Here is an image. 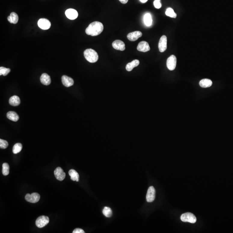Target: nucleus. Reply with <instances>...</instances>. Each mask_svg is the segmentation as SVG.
<instances>
[{"mask_svg":"<svg viewBox=\"0 0 233 233\" xmlns=\"http://www.w3.org/2000/svg\"><path fill=\"white\" fill-rule=\"evenodd\" d=\"M143 34L140 31H135L129 33L127 35V38L130 41H135L139 38L142 36Z\"/></svg>","mask_w":233,"mask_h":233,"instance_id":"ddd939ff","label":"nucleus"},{"mask_svg":"<svg viewBox=\"0 0 233 233\" xmlns=\"http://www.w3.org/2000/svg\"><path fill=\"white\" fill-rule=\"evenodd\" d=\"M22 145L20 143L15 144L13 148V152L14 154H17L20 152L22 149Z\"/></svg>","mask_w":233,"mask_h":233,"instance_id":"b1692460","label":"nucleus"},{"mask_svg":"<svg viewBox=\"0 0 233 233\" xmlns=\"http://www.w3.org/2000/svg\"><path fill=\"white\" fill-rule=\"evenodd\" d=\"M84 56L86 60L90 63H95L99 59L98 53L92 49H86L84 52Z\"/></svg>","mask_w":233,"mask_h":233,"instance_id":"f03ea898","label":"nucleus"},{"mask_svg":"<svg viewBox=\"0 0 233 233\" xmlns=\"http://www.w3.org/2000/svg\"><path fill=\"white\" fill-rule=\"evenodd\" d=\"M69 174L70 176L71 180L77 182L79 181V175L76 170L74 169H71L69 170Z\"/></svg>","mask_w":233,"mask_h":233,"instance_id":"5701e85b","label":"nucleus"},{"mask_svg":"<svg viewBox=\"0 0 233 233\" xmlns=\"http://www.w3.org/2000/svg\"><path fill=\"white\" fill-rule=\"evenodd\" d=\"M7 117L8 119L13 121H17L19 119L18 115L15 112L13 111L9 112L7 114Z\"/></svg>","mask_w":233,"mask_h":233,"instance_id":"6ab92c4d","label":"nucleus"},{"mask_svg":"<svg viewBox=\"0 0 233 233\" xmlns=\"http://www.w3.org/2000/svg\"><path fill=\"white\" fill-rule=\"evenodd\" d=\"M40 81L42 84L46 86L50 85L51 83L50 76L46 73H44L41 75L40 77Z\"/></svg>","mask_w":233,"mask_h":233,"instance_id":"dca6fc26","label":"nucleus"},{"mask_svg":"<svg viewBox=\"0 0 233 233\" xmlns=\"http://www.w3.org/2000/svg\"><path fill=\"white\" fill-rule=\"evenodd\" d=\"M199 84L200 87L202 88H206L211 87L213 84V82L212 80L209 79H204L201 80Z\"/></svg>","mask_w":233,"mask_h":233,"instance_id":"412c9836","label":"nucleus"},{"mask_svg":"<svg viewBox=\"0 0 233 233\" xmlns=\"http://www.w3.org/2000/svg\"><path fill=\"white\" fill-rule=\"evenodd\" d=\"M103 25L102 23L94 22L90 23L86 29V33L91 36H97L103 32Z\"/></svg>","mask_w":233,"mask_h":233,"instance_id":"f257e3e1","label":"nucleus"},{"mask_svg":"<svg viewBox=\"0 0 233 233\" xmlns=\"http://www.w3.org/2000/svg\"><path fill=\"white\" fill-rule=\"evenodd\" d=\"M119 1L121 3L125 4L127 3L128 0H119Z\"/></svg>","mask_w":233,"mask_h":233,"instance_id":"2f4dec72","label":"nucleus"},{"mask_svg":"<svg viewBox=\"0 0 233 233\" xmlns=\"http://www.w3.org/2000/svg\"><path fill=\"white\" fill-rule=\"evenodd\" d=\"M167 48V38L165 35H163L161 38L158 43V48L161 52H163Z\"/></svg>","mask_w":233,"mask_h":233,"instance_id":"1a4fd4ad","label":"nucleus"},{"mask_svg":"<svg viewBox=\"0 0 233 233\" xmlns=\"http://www.w3.org/2000/svg\"><path fill=\"white\" fill-rule=\"evenodd\" d=\"M9 165L8 163H5L2 165V173L5 176L8 175L9 173Z\"/></svg>","mask_w":233,"mask_h":233,"instance_id":"bb28decb","label":"nucleus"},{"mask_svg":"<svg viewBox=\"0 0 233 233\" xmlns=\"http://www.w3.org/2000/svg\"><path fill=\"white\" fill-rule=\"evenodd\" d=\"M103 213L104 216L107 218H109V217L112 216V212L109 207H105L103 210Z\"/></svg>","mask_w":233,"mask_h":233,"instance_id":"393cba45","label":"nucleus"},{"mask_svg":"<svg viewBox=\"0 0 233 233\" xmlns=\"http://www.w3.org/2000/svg\"><path fill=\"white\" fill-rule=\"evenodd\" d=\"M140 1L142 3H144L146 2H147L148 0H140Z\"/></svg>","mask_w":233,"mask_h":233,"instance_id":"473e14b6","label":"nucleus"},{"mask_svg":"<svg viewBox=\"0 0 233 233\" xmlns=\"http://www.w3.org/2000/svg\"><path fill=\"white\" fill-rule=\"evenodd\" d=\"M54 174L57 180L62 181L65 179L66 174L63 169L60 167H57L54 171Z\"/></svg>","mask_w":233,"mask_h":233,"instance_id":"9d476101","label":"nucleus"},{"mask_svg":"<svg viewBox=\"0 0 233 233\" xmlns=\"http://www.w3.org/2000/svg\"><path fill=\"white\" fill-rule=\"evenodd\" d=\"M8 20L11 23L16 24L18 21V16L16 13L12 12L10 15L8 17Z\"/></svg>","mask_w":233,"mask_h":233,"instance_id":"aec40b11","label":"nucleus"},{"mask_svg":"<svg viewBox=\"0 0 233 233\" xmlns=\"http://www.w3.org/2000/svg\"><path fill=\"white\" fill-rule=\"evenodd\" d=\"M176 64V58L174 55H172L167 58V67L168 70H173L175 69Z\"/></svg>","mask_w":233,"mask_h":233,"instance_id":"39448f33","label":"nucleus"},{"mask_svg":"<svg viewBox=\"0 0 233 233\" xmlns=\"http://www.w3.org/2000/svg\"><path fill=\"white\" fill-rule=\"evenodd\" d=\"M144 22L147 26H149L152 24V20L151 15L149 13H147L144 16Z\"/></svg>","mask_w":233,"mask_h":233,"instance_id":"4be33fe9","label":"nucleus"},{"mask_svg":"<svg viewBox=\"0 0 233 233\" xmlns=\"http://www.w3.org/2000/svg\"><path fill=\"white\" fill-rule=\"evenodd\" d=\"M40 199V195L38 193H34L31 194H27L25 196V200L31 203H36Z\"/></svg>","mask_w":233,"mask_h":233,"instance_id":"423d86ee","label":"nucleus"},{"mask_svg":"<svg viewBox=\"0 0 233 233\" xmlns=\"http://www.w3.org/2000/svg\"><path fill=\"white\" fill-rule=\"evenodd\" d=\"M137 49L139 51L146 52L150 50V46L149 43L145 41H142L139 43Z\"/></svg>","mask_w":233,"mask_h":233,"instance_id":"9b49d317","label":"nucleus"},{"mask_svg":"<svg viewBox=\"0 0 233 233\" xmlns=\"http://www.w3.org/2000/svg\"><path fill=\"white\" fill-rule=\"evenodd\" d=\"M154 5L157 9L160 8L161 7V0H155L154 2Z\"/></svg>","mask_w":233,"mask_h":233,"instance_id":"c756f323","label":"nucleus"},{"mask_svg":"<svg viewBox=\"0 0 233 233\" xmlns=\"http://www.w3.org/2000/svg\"><path fill=\"white\" fill-rule=\"evenodd\" d=\"M49 222V219L48 217L41 216L37 219L35 222V225L38 228H42L48 224Z\"/></svg>","mask_w":233,"mask_h":233,"instance_id":"20e7f679","label":"nucleus"},{"mask_svg":"<svg viewBox=\"0 0 233 233\" xmlns=\"http://www.w3.org/2000/svg\"><path fill=\"white\" fill-rule=\"evenodd\" d=\"M139 64V61L138 60H133L131 62H130L127 64L126 69L128 71H132L134 67H137Z\"/></svg>","mask_w":233,"mask_h":233,"instance_id":"a211bd4d","label":"nucleus"},{"mask_svg":"<svg viewBox=\"0 0 233 233\" xmlns=\"http://www.w3.org/2000/svg\"><path fill=\"white\" fill-rule=\"evenodd\" d=\"M9 103L10 105L13 106H19L20 103V99L18 96H13L10 99Z\"/></svg>","mask_w":233,"mask_h":233,"instance_id":"f3484780","label":"nucleus"},{"mask_svg":"<svg viewBox=\"0 0 233 233\" xmlns=\"http://www.w3.org/2000/svg\"><path fill=\"white\" fill-rule=\"evenodd\" d=\"M181 221L183 222H188L192 224L197 222V218L192 213H186L181 215L180 217Z\"/></svg>","mask_w":233,"mask_h":233,"instance_id":"7ed1b4c3","label":"nucleus"},{"mask_svg":"<svg viewBox=\"0 0 233 233\" xmlns=\"http://www.w3.org/2000/svg\"><path fill=\"white\" fill-rule=\"evenodd\" d=\"M8 146V143L7 141L5 140L0 139V148L2 149H5Z\"/></svg>","mask_w":233,"mask_h":233,"instance_id":"c85d7f7f","label":"nucleus"},{"mask_svg":"<svg viewBox=\"0 0 233 233\" xmlns=\"http://www.w3.org/2000/svg\"><path fill=\"white\" fill-rule=\"evenodd\" d=\"M65 15L67 18L71 20L76 19L78 16L77 11L73 9H68L65 11Z\"/></svg>","mask_w":233,"mask_h":233,"instance_id":"f8f14e48","label":"nucleus"},{"mask_svg":"<svg viewBox=\"0 0 233 233\" xmlns=\"http://www.w3.org/2000/svg\"><path fill=\"white\" fill-rule=\"evenodd\" d=\"M155 190L153 186H151L148 190L146 194V200L148 203L153 202L155 199Z\"/></svg>","mask_w":233,"mask_h":233,"instance_id":"6e6552de","label":"nucleus"},{"mask_svg":"<svg viewBox=\"0 0 233 233\" xmlns=\"http://www.w3.org/2000/svg\"><path fill=\"white\" fill-rule=\"evenodd\" d=\"M61 81L63 86L67 87H71L74 84L73 79L66 75L62 76L61 77Z\"/></svg>","mask_w":233,"mask_h":233,"instance_id":"2eb2a0df","label":"nucleus"},{"mask_svg":"<svg viewBox=\"0 0 233 233\" xmlns=\"http://www.w3.org/2000/svg\"><path fill=\"white\" fill-rule=\"evenodd\" d=\"M38 25L41 29L47 30L51 27V23L50 21L47 19L41 18L39 19L38 22Z\"/></svg>","mask_w":233,"mask_h":233,"instance_id":"0eeeda50","label":"nucleus"},{"mask_svg":"<svg viewBox=\"0 0 233 233\" xmlns=\"http://www.w3.org/2000/svg\"><path fill=\"white\" fill-rule=\"evenodd\" d=\"M112 46L116 50L123 51L125 49V44L123 41L120 40H115L113 41Z\"/></svg>","mask_w":233,"mask_h":233,"instance_id":"4468645a","label":"nucleus"},{"mask_svg":"<svg viewBox=\"0 0 233 233\" xmlns=\"http://www.w3.org/2000/svg\"><path fill=\"white\" fill-rule=\"evenodd\" d=\"M11 69L10 68H7L5 67H0V75H3L6 76L10 72Z\"/></svg>","mask_w":233,"mask_h":233,"instance_id":"cd10ccee","label":"nucleus"},{"mask_svg":"<svg viewBox=\"0 0 233 233\" xmlns=\"http://www.w3.org/2000/svg\"><path fill=\"white\" fill-rule=\"evenodd\" d=\"M165 14L167 16L170 17L174 18L176 17V14L174 12V11L171 8H168L166 10Z\"/></svg>","mask_w":233,"mask_h":233,"instance_id":"a878e982","label":"nucleus"},{"mask_svg":"<svg viewBox=\"0 0 233 233\" xmlns=\"http://www.w3.org/2000/svg\"><path fill=\"white\" fill-rule=\"evenodd\" d=\"M73 233H84L85 231L81 228H76L73 231Z\"/></svg>","mask_w":233,"mask_h":233,"instance_id":"7c9ffc66","label":"nucleus"}]
</instances>
